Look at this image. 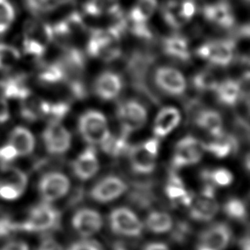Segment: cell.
I'll return each instance as SVG.
<instances>
[{
  "label": "cell",
  "mask_w": 250,
  "mask_h": 250,
  "mask_svg": "<svg viewBox=\"0 0 250 250\" xmlns=\"http://www.w3.org/2000/svg\"><path fill=\"white\" fill-rule=\"evenodd\" d=\"M204 147L199 140L187 136L181 139L174 149L172 164L175 168H182L197 163L202 156Z\"/></svg>",
  "instance_id": "cell-8"
},
{
  "label": "cell",
  "mask_w": 250,
  "mask_h": 250,
  "mask_svg": "<svg viewBox=\"0 0 250 250\" xmlns=\"http://www.w3.org/2000/svg\"><path fill=\"white\" fill-rule=\"evenodd\" d=\"M121 89L122 79L117 73L112 71H104L101 73L94 83V91L96 95L105 101L116 98Z\"/></svg>",
  "instance_id": "cell-17"
},
{
  "label": "cell",
  "mask_w": 250,
  "mask_h": 250,
  "mask_svg": "<svg viewBox=\"0 0 250 250\" xmlns=\"http://www.w3.org/2000/svg\"><path fill=\"white\" fill-rule=\"evenodd\" d=\"M27 186L26 174L13 166L1 167L0 172V198L13 201L21 197Z\"/></svg>",
  "instance_id": "cell-4"
},
{
  "label": "cell",
  "mask_w": 250,
  "mask_h": 250,
  "mask_svg": "<svg viewBox=\"0 0 250 250\" xmlns=\"http://www.w3.org/2000/svg\"><path fill=\"white\" fill-rule=\"evenodd\" d=\"M128 154L131 167L135 172L148 174L155 168L156 155L149 151L144 143L129 147Z\"/></svg>",
  "instance_id": "cell-18"
},
{
  "label": "cell",
  "mask_w": 250,
  "mask_h": 250,
  "mask_svg": "<svg viewBox=\"0 0 250 250\" xmlns=\"http://www.w3.org/2000/svg\"><path fill=\"white\" fill-rule=\"evenodd\" d=\"M84 13L97 18L103 15H115L120 11L119 0H89L84 4Z\"/></svg>",
  "instance_id": "cell-27"
},
{
  "label": "cell",
  "mask_w": 250,
  "mask_h": 250,
  "mask_svg": "<svg viewBox=\"0 0 250 250\" xmlns=\"http://www.w3.org/2000/svg\"><path fill=\"white\" fill-rule=\"evenodd\" d=\"M67 250H101V247L94 241L82 240L73 243L68 247Z\"/></svg>",
  "instance_id": "cell-44"
},
{
  "label": "cell",
  "mask_w": 250,
  "mask_h": 250,
  "mask_svg": "<svg viewBox=\"0 0 250 250\" xmlns=\"http://www.w3.org/2000/svg\"><path fill=\"white\" fill-rule=\"evenodd\" d=\"M69 188L67 177L59 172L45 174L39 181L38 189L44 201L49 202L62 197Z\"/></svg>",
  "instance_id": "cell-11"
},
{
  "label": "cell",
  "mask_w": 250,
  "mask_h": 250,
  "mask_svg": "<svg viewBox=\"0 0 250 250\" xmlns=\"http://www.w3.org/2000/svg\"><path fill=\"white\" fill-rule=\"evenodd\" d=\"M162 16L164 21L170 26L175 28H180L188 21L181 12V3L175 0H170L164 4L162 8Z\"/></svg>",
  "instance_id": "cell-30"
},
{
  "label": "cell",
  "mask_w": 250,
  "mask_h": 250,
  "mask_svg": "<svg viewBox=\"0 0 250 250\" xmlns=\"http://www.w3.org/2000/svg\"><path fill=\"white\" fill-rule=\"evenodd\" d=\"M241 248H242V250H249V239H248V237H245L243 239Z\"/></svg>",
  "instance_id": "cell-51"
},
{
  "label": "cell",
  "mask_w": 250,
  "mask_h": 250,
  "mask_svg": "<svg viewBox=\"0 0 250 250\" xmlns=\"http://www.w3.org/2000/svg\"><path fill=\"white\" fill-rule=\"evenodd\" d=\"M17 157H19L17 151L9 143L0 146V167L10 165Z\"/></svg>",
  "instance_id": "cell-43"
},
{
  "label": "cell",
  "mask_w": 250,
  "mask_h": 250,
  "mask_svg": "<svg viewBox=\"0 0 250 250\" xmlns=\"http://www.w3.org/2000/svg\"><path fill=\"white\" fill-rule=\"evenodd\" d=\"M37 76L45 84H56L64 80L63 69L59 62L42 65Z\"/></svg>",
  "instance_id": "cell-34"
},
{
  "label": "cell",
  "mask_w": 250,
  "mask_h": 250,
  "mask_svg": "<svg viewBox=\"0 0 250 250\" xmlns=\"http://www.w3.org/2000/svg\"><path fill=\"white\" fill-rule=\"evenodd\" d=\"M235 52L234 41L215 40L200 45L196 54L203 60L218 66H227L233 60Z\"/></svg>",
  "instance_id": "cell-5"
},
{
  "label": "cell",
  "mask_w": 250,
  "mask_h": 250,
  "mask_svg": "<svg viewBox=\"0 0 250 250\" xmlns=\"http://www.w3.org/2000/svg\"><path fill=\"white\" fill-rule=\"evenodd\" d=\"M69 111V105L66 103H55L49 105L47 116L50 118V121L60 122Z\"/></svg>",
  "instance_id": "cell-41"
},
{
  "label": "cell",
  "mask_w": 250,
  "mask_h": 250,
  "mask_svg": "<svg viewBox=\"0 0 250 250\" xmlns=\"http://www.w3.org/2000/svg\"><path fill=\"white\" fill-rule=\"evenodd\" d=\"M154 80L162 91L174 96L182 95L187 88V82L182 72L170 66L158 67L154 74Z\"/></svg>",
  "instance_id": "cell-12"
},
{
  "label": "cell",
  "mask_w": 250,
  "mask_h": 250,
  "mask_svg": "<svg viewBox=\"0 0 250 250\" xmlns=\"http://www.w3.org/2000/svg\"><path fill=\"white\" fill-rule=\"evenodd\" d=\"M78 129L81 137L90 145H101L110 134L104 113L98 110H87L79 118Z\"/></svg>",
  "instance_id": "cell-3"
},
{
  "label": "cell",
  "mask_w": 250,
  "mask_h": 250,
  "mask_svg": "<svg viewBox=\"0 0 250 250\" xmlns=\"http://www.w3.org/2000/svg\"><path fill=\"white\" fill-rule=\"evenodd\" d=\"M37 250H62V246L52 238H45L41 241Z\"/></svg>",
  "instance_id": "cell-47"
},
{
  "label": "cell",
  "mask_w": 250,
  "mask_h": 250,
  "mask_svg": "<svg viewBox=\"0 0 250 250\" xmlns=\"http://www.w3.org/2000/svg\"><path fill=\"white\" fill-rule=\"evenodd\" d=\"M193 86L198 91H215L219 81L211 71H201L192 78Z\"/></svg>",
  "instance_id": "cell-37"
},
{
  "label": "cell",
  "mask_w": 250,
  "mask_h": 250,
  "mask_svg": "<svg viewBox=\"0 0 250 250\" xmlns=\"http://www.w3.org/2000/svg\"><path fill=\"white\" fill-rule=\"evenodd\" d=\"M165 193L171 200L181 202V200L188 193V191L181 178L176 174H172L170 175L166 184Z\"/></svg>",
  "instance_id": "cell-36"
},
{
  "label": "cell",
  "mask_w": 250,
  "mask_h": 250,
  "mask_svg": "<svg viewBox=\"0 0 250 250\" xmlns=\"http://www.w3.org/2000/svg\"><path fill=\"white\" fill-rule=\"evenodd\" d=\"M201 178L206 184L219 187H228L232 183L233 180L231 172L225 168L204 170L201 174Z\"/></svg>",
  "instance_id": "cell-33"
},
{
  "label": "cell",
  "mask_w": 250,
  "mask_h": 250,
  "mask_svg": "<svg viewBox=\"0 0 250 250\" xmlns=\"http://www.w3.org/2000/svg\"><path fill=\"white\" fill-rule=\"evenodd\" d=\"M146 225L150 231L155 233H162L171 229L173 227V222L167 213L154 211L147 216Z\"/></svg>",
  "instance_id": "cell-32"
},
{
  "label": "cell",
  "mask_w": 250,
  "mask_h": 250,
  "mask_svg": "<svg viewBox=\"0 0 250 250\" xmlns=\"http://www.w3.org/2000/svg\"><path fill=\"white\" fill-rule=\"evenodd\" d=\"M20 112L23 119L27 121H36L39 118L46 117L50 103L35 96L31 92L20 100Z\"/></svg>",
  "instance_id": "cell-20"
},
{
  "label": "cell",
  "mask_w": 250,
  "mask_h": 250,
  "mask_svg": "<svg viewBox=\"0 0 250 250\" xmlns=\"http://www.w3.org/2000/svg\"><path fill=\"white\" fill-rule=\"evenodd\" d=\"M181 12L183 16L188 21L195 13V6L191 0H184L181 2Z\"/></svg>",
  "instance_id": "cell-45"
},
{
  "label": "cell",
  "mask_w": 250,
  "mask_h": 250,
  "mask_svg": "<svg viewBox=\"0 0 250 250\" xmlns=\"http://www.w3.org/2000/svg\"><path fill=\"white\" fill-rule=\"evenodd\" d=\"M60 2V4H66V3H70L73 0H58Z\"/></svg>",
  "instance_id": "cell-52"
},
{
  "label": "cell",
  "mask_w": 250,
  "mask_h": 250,
  "mask_svg": "<svg viewBox=\"0 0 250 250\" xmlns=\"http://www.w3.org/2000/svg\"><path fill=\"white\" fill-rule=\"evenodd\" d=\"M117 117L122 132L128 135L131 132L141 129L146 124L147 113L146 107L141 103L135 100H129L119 104Z\"/></svg>",
  "instance_id": "cell-6"
},
{
  "label": "cell",
  "mask_w": 250,
  "mask_h": 250,
  "mask_svg": "<svg viewBox=\"0 0 250 250\" xmlns=\"http://www.w3.org/2000/svg\"><path fill=\"white\" fill-rule=\"evenodd\" d=\"M42 139L47 151L52 154H62L65 152L71 144L69 132L57 121L49 122L42 134Z\"/></svg>",
  "instance_id": "cell-10"
},
{
  "label": "cell",
  "mask_w": 250,
  "mask_h": 250,
  "mask_svg": "<svg viewBox=\"0 0 250 250\" xmlns=\"http://www.w3.org/2000/svg\"><path fill=\"white\" fill-rule=\"evenodd\" d=\"M163 51L168 56L180 61H188L190 58L188 40L180 35L166 37L163 40Z\"/></svg>",
  "instance_id": "cell-26"
},
{
  "label": "cell",
  "mask_w": 250,
  "mask_h": 250,
  "mask_svg": "<svg viewBox=\"0 0 250 250\" xmlns=\"http://www.w3.org/2000/svg\"><path fill=\"white\" fill-rule=\"evenodd\" d=\"M188 228L187 224H179L173 232V236L175 239L180 241L188 234Z\"/></svg>",
  "instance_id": "cell-49"
},
{
  "label": "cell",
  "mask_w": 250,
  "mask_h": 250,
  "mask_svg": "<svg viewBox=\"0 0 250 250\" xmlns=\"http://www.w3.org/2000/svg\"><path fill=\"white\" fill-rule=\"evenodd\" d=\"M203 147L216 157L224 158L237 150L238 143L233 135L222 133L217 137H213L212 141L206 144L203 143Z\"/></svg>",
  "instance_id": "cell-22"
},
{
  "label": "cell",
  "mask_w": 250,
  "mask_h": 250,
  "mask_svg": "<svg viewBox=\"0 0 250 250\" xmlns=\"http://www.w3.org/2000/svg\"><path fill=\"white\" fill-rule=\"evenodd\" d=\"M144 250H169V248L166 244L160 242H153L147 244Z\"/></svg>",
  "instance_id": "cell-50"
},
{
  "label": "cell",
  "mask_w": 250,
  "mask_h": 250,
  "mask_svg": "<svg viewBox=\"0 0 250 250\" xmlns=\"http://www.w3.org/2000/svg\"><path fill=\"white\" fill-rule=\"evenodd\" d=\"M231 231L226 224H215L199 236L197 250H224L230 239Z\"/></svg>",
  "instance_id": "cell-13"
},
{
  "label": "cell",
  "mask_w": 250,
  "mask_h": 250,
  "mask_svg": "<svg viewBox=\"0 0 250 250\" xmlns=\"http://www.w3.org/2000/svg\"><path fill=\"white\" fill-rule=\"evenodd\" d=\"M10 118L9 106L6 99L0 98V123H5Z\"/></svg>",
  "instance_id": "cell-48"
},
{
  "label": "cell",
  "mask_w": 250,
  "mask_h": 250,
  "mask_svg": "<svg viewBox=\"0 0 250 250\" xmlns=\"http://www.w3.org/2000/svg\"><path fill=\"white\" fill-rule=\"evenodd\" d=\"M126 188V184L119 177L107 176L94 186L90 195L98 202H107L119 197Z\"/></svg>",
  "instance_id": "cell-14"
},
{
  "label": "cell",
  "mask_w": 250,
  "mask_h": 250,
  "mask_svg": "<svg viewBox=\"0 0 250 250\" xmlns=\"http://www.w3.org/2000/svg\"><path fill=\"white\" fill-rule=\"evenodd\" d=\"M103 150L111 156H119L128 152L129 145L127 143V135L122 132L119 136L108 135V137L101 144Z\"/></svg>",
  "instance_id": "cell-31"
},
{
  "label": "cell",
  "mask_w": 250,
  "mask_h": 250,
  "mask_svg": "<svg viewBox=\"0 0 250 250\" xmlns=\"http://www.w3.org/2000/svg\"><path fill=\"white\" fill-rule=\"evenodd\" d=\"M24 37L47 45L52 42V26L41 21H29L24 27Z\"/></svg>",
  "instance_id": "cell-28"
},
{
  "label": "cell",
  "mask_w": 250,
  "mask_h": 250,
  "mask_svg": "<svg viewBox=\"0 0 250 250\" xmlns=\"http://www.w3.org/2000/svg\"><path fill=\"white\" fill-rule=\"evenodd\" d=\"M188 208L192 219L201 222L211 220L219 209L215 199L214 186L206 184L201 192L197 196H193Z\"/></svg>",
  "instance_id": "cell-7"
},
{
  "label": "cell",
  "mask_w": 250,
  "mask_h": 250,
  "mask_svg": "<svg viewBox=\"0 0 250 250\" xmlns=\"http://www.w3.org/2000/svg\"><path fill=\"white\" fill-rule=\"evenodd\" d=\"M23 52L25 54L35 56V57H41L46 52L47 47L41 43H39L36 40L30 39V38H23Z\"/></svg>",
  "instance_id": "cell-42"
},
{
  "label": "cell",
  "mask_w": 250,
  "mask_h": 250,
  "mask_svg": "<svg viewBox=\"0 0 250 250\" xmlns=\"http://www.w3.org/2000/svg\"><path fill=\"white\" fill-rule=\"evenodd\" d=\"M180 111L174 106L163 107L156 115L153 123V134L156 138H163L172 132L180 123Z\"/></svg>",
  "instance_id": "cell-21"
},
{
  "label": "cell",
  "mask_w": 250,
  "mask_h": 250,
  "mask_svg": "<svg viewBox=\"0 0 250 250\" xmlns=\"http://www.w3.org/2000/svg\"><path fill=\"white\" fill-rule=\"evenodd\" d=\"M224 212L228 217L242 221L246 217V207L242 200L238 198H230L224 205Z\"/></svg>",
  "instance_id": "cell-39"
},
{
  "label": "cell",
  "mask_w": 250,
  "mask_h": 250,
  "mask_svg": "<svg viewBox=\"0 0 250 250\" xmlns=\"http://www.w3.org/2000/svg\"><path fill=\"white\" fill-rule=\"evenodd\" d=\"M123 28L110 25L105 28H93L87 42V53L100 60L110 62L121 54L119 39Z\"/></svg>",
  "instance_id": "cell-1"
},
{
  "label": "cell",
  "mask_w": 250,
  "mask_h": 250,
  "mask_svg": "<svg viewBox=\"0 0 250 250\" xmlns=\"http://www.w3.org/2000/svg\"><path fill=\"white\" fill-rule=\"evenodd\" d=\"M15 9L9 0H0V35L4 34L15 20Z\"/></svg>",
  "instance_id": "cell-38"
},
{
  "label": "cell",
  "mask_w": 250,
  "mask_h": 250,
  "mask_svg": "<svg viewBox=\"0 0 250 250\" xmlns=\"http://www.w3.org/2000/svg\"><path fill=\"white\" fill-rule=\"evenodd\" d=\"M114 250H125L123 247H121V246H119V245H117V246H115V248H114Z\"/></svg>",
  "instance_id": "cell-53"
},
{
  "label": "cell",
  "mask_w": 250,
  "mask_h": 250,
  "mask_svg": "<svg viewBox=\"0 0 250 250\" xmlns=\"http://www.w3.org/2000/svg\"><path fill=\"white\" fill-rule=\"evenodd\" d=\"M0 250H29L28 245L21 240H11L0 247Z\"/></svg>",
  "instance_id": "cell-46"
},
{
  "label": "cell",
  "mask_w": 250,
  "mask_h": 250,
  "mask_svg": "<svg viewBox=\"0 0 250 250\" xmlns=\"http://www.w3.org/2000/svg\"><path fill=\"white\" fill-rule=\"evenodd\" d=\"M20 51L12 45L0 43V69L10 70L20 61Z\"/></svg>",
  "instance_id": "cell-35"
},
{
  "label": "cell",
  "mask_w": 250,
  "mask_h": 250,
  "mask_svg": "<svg viewBox=\"0 0 250 250\" xmlns=\"http://www.w3.org/2000/svg\"><path fill=\"white\" fill-rule=\"evenodd\" d=\"M196 124L208 132L212 137H217L223 133V119L220 113L213 109H204L197 113Z\"/></svg>",
  "instance_id": "cell-24"
},
{
  "label": "cell",
  "mask_w": 250,
  "mask_h": 250,
  "mask_svg": "<svg viewBox=\"0 0 250 250\" xmlns=\"http://www.w3.org/2000/svg\"><path fill=\"white\" fill-rule=\"evenodd\" d=\"M72 169L75 176L81 180H88L93 177L99 169V161L95 148L93 146L85 148L73 161Z\"/></svg>",
  "instance_id": "cell-19"
},
{
  "label": "cell",
  "mask_w": 250,
  "mask_h": 250,
  "mask_svg": "<svg viewBox=\"0 0 250 250\" xmlns=\"http://www.w3.org/2000/svg\"><path fill=\"white\" fill-rule=\"evenodd\" d=\"M109 224L115 233L124 236H139L143 229V225L137 215L125 207L116 208L110 213Z\"/></svg>",
  "instance_id": "cell-9"
},
{
  "label": "cell",
  "mask_w": 250,
  "mask_h": 250,
  "mask_svg": "<svg viewBox=\"0 0 250 250\" xmlns=\"http://www.w3.org/2000/svg\"><path fill=\"white\" fill-rule=\"evenodd\" d=\"M26 7L34 14H44L57 9L61 4L58 0H25Z\"/></svg>",
  "instance_id": "cell-40"
},
{
  "label": "cell",
  "mask_w": 250,
  "mask_h": 250,
  "mask_svg": "<svg viewBox=\"0 0 250 250\" xmlns=\"http://www.w3.org/2000/svg\"><path fill=\"white\" fill-rule=\"evenodd\" d=\"M101 215L89 208L78 210L72 218V227L82 236L88 237L96 233L102 227Z\"/></svg>",
  "instance_id": "cell-15"
},
{
  "label": "cell",
  "mask_w": 250,
  "mask_h": 250,
  "mask_svg": "<svg viewBox=\"0 0 250 250\" xmlns=\"http://www.w3.org/2000/svg\"><path fill=\"white\" fill-rule=\"evenodd\" d=\"M215 92L219 102L229 106H234L242 95L240 82L233 79H227L219 83Z\"/></svg>",
  "instance_id": "cell-25"
},
{
  "label": "cell",
  "mask_w": 250,
  "mask_h": 250,
  "mask_svg": "<svg viewBox=\"0 0 250 250\" xmlns=\"http://www.w3.org/2000/svg\"><path fill=\"white\" fill-rule=\"evenodd\" d=\"M203 15L208 21L221 28H230L234 24V15L229 4L225 0L206 5Z\"/></svg>",
  "instance_id": "cell-16"
},
{
  "label": "cell",
  "mask_w": 250,
  "mask_h": 250,
  "mask_svg": "<svg viewBox=\"0 0 250 250\" xmlns=\"http://www.w3.org/2000/svg\"><path fill=\"white\" fill-rule=\"evenodd\" d=\"M60 213L48 203H41L30 209L26 219L15 224L16 229L29 232L45 231L55 228L59 224Z\"/></svg>",
  "instance_id": "cell-2"
},
{
  "label": "cell",
  "mask_w": 250,
  "mask_h": 250,
  "mask_svg": "<svg viewBox=\"0 0 250 250\" xmlns=\"http://www.w3.org/2000/svg\"><path fill=\"white\" fill-rule=\"evenodd\" d=\"M157 6L156 0H137L135 6L131 9L128 21L137 23H146L151 18Z\"/></svg>",
  "instance_id": "cell-29"
},
{
  "label": "cell",
  "mask_w": 250,
  "mask_h": 250,
  "mask_svg": "<svg viewBox=\"0 0 250 250\" xmlns=\"http://www.w3.org/2000/svg\"><path fill=\"white\" fill-rule=\"evenodd\" d=\"M8 143L15 148L19 156L30 154L35 146L34 136L22 126H17L11 131Z\"/></svg>",
  "instance_id": "cell-23"
}]
</instances>
